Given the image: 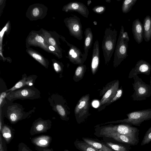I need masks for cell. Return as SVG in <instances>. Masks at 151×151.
<instances>
[{"mask_svg":"<svg viewBox=\"0 0 151 151\" xmlns=\"http://www.w3.org/2000/svg\"><path fill=\"white\" fill-rule=\"evenodd\" d=\"M117 36V31L115 29H113L110 27L106 29L101 48L106 64L109 62L115 50Z\"/></svg>","mask_w":151,"mask_h":151,"instance_id":"cell-1","label":"cell"},{"mask_svg":"<svg viewBox=\"0 0 151 151\" xmlns=\"http://www.w3.org/2000/svg\"><path fill=\"white\" fill-rule=\"evenodd\" d=\"M139 130L132 125L123 124L104 127L100 130V134L104 136L110 133H117L127 136L139 142Z\"/></svg>","mask_w":151,"mask_h":151,"instance_id":"cell-2","label":"cell"},{"mask_svg":"<svg viewBox=\"0 0 151 151\" xmlns=\"http://www.w3.org/2000/svg\"><path fill=\"white\" fill-rule=\"evenodd\" d=\"M127 118L115 121L108 122L106 124L111 123H122L139 126L143 122L151 119V109L135 111L127 114Z\"/></svg>","mask_w":151,"mask_h":151,"instance_id":"cell-3","label":"cell"},{"mask_svg":"<svg viewBox=\"0 0 151 151\" xmlns=\"http://www.w3.org/2000/svg\"><path fill=\"white\" fill-rule=\"evenodd\" d=\"M132 84L134 92L131 96L134 101L145 100L151 95V86L145 83L137 75L134 77Z\"/></svg>","mask_w":151,"mask_h":151,"instance_id":"cell-4","label":"cell"},{"mask_svg":"<svg viewBox=\"0 0 151 151\" xmlns=\"http://www.w3.org/2000/svg\"><path fill=\"white\" fill-rule=\"evenodd\" d=\"M128 42L122 37L119 33L115 49L113 61L114 67H117L128 56Z\"/></svg>","mask_w":151,"mask_h":151,"instance_id":"cell-5","label":"cell"},{"mask_svg":"<svg viewBox=\"0 0 151 151\" xmlns=\"http://www.w3.org/2000/svg\"><path fill=\"white\" fill-rule=\"evenodd\" d=\"M66 24L71 35L81 40L83 38L82 27L80 19L73 15L66 19Z\"/></svg>","mask_w":151,"mask_h":151,"instance_id":"cell-6","label":"cell"},{"mask_svg":"<svg viewBox=\"0 0 151 151\" xmlns=\"http://www.w3.org/2000/svg\"><path fill=\"white\" fill-rule=\"evenodd\" d=\"M89 106V96L87 94L81 98L75 109V114L78 123L82 122L83 119L87 114Z\"/></svg>","mask_w":151,"mask_h":151,"instance_id":"cell-7","label":"cell"},{"mask_svg":"<svg viewBox=\"0 0 151 151\" xmlns=\"http://www.w3.org/2000/svg\"><path fill=\"white\" fill-rule=\"evenodd\" d=\"M151 71V65L148 63L141 60L136 63L135 67L130 71L128 78H131L138 74H143L149 76Z\"/></svg>","mask_w":151,"mask_h":151,"instance_id":"cell-8","label":"cell"},{"mask_svg":"<svg viewBox=\"0 0 151 151\" xmlns=\"http://www.w3.org/2000/svg\"><path fill=\"white\" fill-rule=\"evenodd\" d=\"M51 126V122L50 121L38 119L33 123L30 129V134L33 135L46 132L50 129Z\"/></svg>","mask_w":151,"mask_h":151,"instance_id":"cell-9","label":"cell"},{"mask_svg":"<svg viewBox=\"0 0 151 151\" xmlns=\"http://www.w3.org/2000/svg\"><path fill=\"white\" fill-rule=\"evenodd\" d=\"M66 12H78L83 17L88 18L89 12L87 6L83 3L77 2H70L64 8Z\"/></svg>","mask_w":151,"mask_h":151,"instance_id":"cell-10","label":"cell"},{"mask_svg":"<svg viewBox=\"0 0 151 151\" xmlns=\"http://www.w3.org/2000/svg\"><path fill=\"white\" fill-rule=\"evenodd\" d=\"M119 81L117 80L115 81L109 86L107 91L101 99L100 105H107L116 95L119 89Z\"/></svg>","mask_w":151,"mask_h":151,"instance_id":"cell-11","label":"cell"},{"mask_svg":"<svg viewBox=\"0 0 151 151\" xmlns=\"http://www.w3.org/2000/svg\"><path fill=\"white\" fill-rule=\"evenodd\" d=\"M70 47L68 52V58L73 64L81 65L85 61L83 59V54L80 50L73 45L68 43Z\"/></svg>","mask_w":151,"mask_h":151,"instance_id":"cell-12","label":"cell"},{"mask_svg":"<svg viewBox=\"0 0 151 151\" xmlns=\"http://www.w3.org/2000/svg\"><path fill=\"white\" fill-rule=\"evenodd\" d=\"M132 32L134 39L138 44L141 43L143 38V25L139 19H136L132 23Z\"/></svg>","mask_w":151,"mask_h":151,"instance_id":"cell-13","label":"cell"},{"mask_svg":"<svg viewBox=\"0 0 151 151\" xmlns=\"http://www.w3.org/2000/svg\"><path fill=\"white\" fill-rule=\"evenodd\" d=\"M99 59L100 51L99 42L98 40H96L93 45L91 64V71L93 75L96 73L98 69Z\"/></svg>","mask_w":151,"mask_h":151,"instance_id":"cell-14","label":"cell"},{"mask_svg":"<svg viewBox=\"0 0 151 151\" xmlns=\"http://www.w3.org/2000/svg\"><path fill=\"white\" fill-rule=\"evenodd\" d=\"M31 140L32 143L36 146L47 148L50 146L52 138L48 135H43L33 137Z\"/></svg>","mask_w":151,"mask_h":151,"instance_id":"cell-15","label":"cell"},{"mask_svg":"<svg viewBox=\"0 0 151 151\" xmlns=\"http://www.w3.org/2000/svg\"><path fill=\"white\" fill-rule=\"evenodd\" d=\"M85 40L84 45V53L83 59L86 60L89 50L91 47L93 43V35L91 28L88 27L84 31Z\"/></svg>","mask_w":151,"mask_h":151,"instance_id":"cell-16","label":"cell"},{"mask_svg":"<svg viewBox=\"0 0 151 151\" xmlns=\"http://www.w3.org/2000/svg\"><path fill=\"white\" fill-rule=\"evenodd\" d=\"M104 136L106 137L112 138L117 142L131 145H136L139 142L127 136L117 133H110L105 134Z\"/></svg>","mask_w":151,"mask_h":151,"instance_id":"cell-17","label":"cell"},{"mask_svg":"<svg viewBox=\"0 0 151 151\" xmlns=\"http://www.w3.org/2000/svg\"><path fill=\"white\" fill-rule=\"evenodd\" d=\"M143 38L145 41L149 42L151 39V17L146 16L143 22Z\"/></svg>","mask_w":151,"mask_h":151,"instance_id":"cell-18","label":"cell"},{"mask_svg":"<svg viewBox=\"0 0 151 151\" xmlns=\"http://www.w3.org/2000/svg\"><path fill=\"white\" fill-rule=\"evenodd\" d=\"M82 139L86 143L101 151H114L105 145L89 138L83 137Z\"/></svg>","mask_w":151,"mask_h":151,"instance_id":"cell-19","label":"cell"},{"mask_svg":"<svg viewBox=\"0 0 151 151\" xmlns=\"http://www.w3.org/2000/svg\"><path fill=\"white\" fill-rule=\"evenodd\" d=\"M74 144L77 149L81 151H101L84 141L76 139L74 142Z\"/></svg>","mask_w":151,"mask_h":151,"instance_id":"cell-20","label":"cell"},{"mask_svg":"<svg viewBox=\"0 0 151 151\" xmlns=\"http://www.w3.org/2000/svg\"><path fill=\"white\" fill-rule=\"evenodd\" d=\"M6 143L9 144L14 136V132L9 126L4 125L2 126L0 131Z\"/></svg>","mask_w":151,"mask_h":151,"instance_id":"cell-21","label":"cell"},{"mask_svg":"<svg viewBox=\"0 0 151 151\" xmlns=\"http://www.w3.org/2000/svg\"><path fill=\"white\" fill-rule=\"evenodd\" d=\"M106 145L114 151H130L131 148V145L129 144L125 146L111 142H106Z\"/></svg>","mask_w":151,"mask_h":151,"instance_id":"cell-22","label":"cell"},{"mask_svg":"<svg viewBox=\"0 0 151 151\" xmlns=\"http://www.w3.org/2000/svg\"><path fill=\"white\" fill-rule=\"evenodd\" d=\"M137 0H125L123 1L122 10L123 13H127L132 9Z\"/></svg>","mask_w":151,"mask_h":151,"instance_id":"cell-23","label":"cell"},{"mask_svg":"<svg viewBox=\"0 0 151 151\" xmlns=\"http://www.w3.org/2000/svg\"><path fill=\"white\" fill-rule=\"evenodd\" d=\"M151 141V127L146 132L141 143V145L148 144Z\"/></svg>","mask_w":151,"mask_h":151,"instance_id":"cell-24","label":"cell"},{"mask_svg":"<svg viewBox=\"0 0 151 151\" xmlns=\"http://www.w3.org/2000/svg\"><path fill=\"white\" fill-rule=\"evenodd\" d=\"M86 68V66L85 65H80L76 69L75 72V76L76 77L81 78L83 75Z\"/></svg>","mask_w":151,"mask_h":151,"instance_id":"cell-25","label":"cell"},{"mask_svg":"<svg viewBox=\"0 0 151 151\" xmlns=\"http://www.w3.org/2000/svg\"><path fill=\"white\" fill-rule=\"evenodd\" d=\"M106 9V7L104 6H97L93 8L92 10L95 13L101 14L105 11Z\"/></svg>","mask_w":151,"mask_h":151,"instance_id":"cell-26","label":"cell"},{"mask_svg":"<svg viewBox=\"0 0 151 151\" xmlns=\"http://www.w3.org/2000/svg\"><path fill=\"white\" fill-rule=\"evenodd\" d=\"M18 151H33L27 145L23 142L19 143L18 146Z\"/></svg>","mask_w":151,"mask_h":151,"instance_id":"cell-27","label":"cell"},{"mask_svg":"<svg viewBox=\"0 0 151 151\" xmlns=\"http://www.w3.org/2000/svg\"><path fill=\"white\" fill-rule=\"evenodd\" d=\"M123 93V90L122 86L118 90L114 98L107 105H109L113 102L116 101L119 99L121 97Z\"/></svg>","mask_w":151,"mask_h":151,"instance_id":"cell-28","label":"cell"},{"mask_svg":"<svg viewBox=\"0 0 151 151\" xmlns=\"http://www.w3.org/2000/svg\"><path fill=\"white\" fill-rule=\"evenodd\" d=\"M56 108L60 116L63 118H64L66 114L65 110L63 107L60 105H57Z\"/></svg>","mask_w":151,"mask_h":151,"instance_id":"cell-29","label":"cell"},{"mask_svg":"<svg viewBox=\"0 0 151 151\" xmlns=\"http://www.w3.org/2000/svg\"><path fill=\"white\" fill-rule=\"evenodd\" d=\"M19 93V96L24 97H28L31 94L30 91L26 89L22 90Z\"/></svg>","mask_w":151,"mask_h":151,"instance_id":"cell-30","label":"cell"},{"mask_svg":"<svg viewBox=\"0 0 151 151\" xmlns=\"http://www.w3.org/2000/svg\"><path fill=\"white\" fill-rule=\"evenodd\" d=\"M24 85V81H20L17 82L12 88L9 89L8 91H13L17 89L20 88Z\"/></svg>","mask_w":151,"mask_h":151,"instance_id":"cell-31","label":"cell"},{"mask_svg":"<svg viewBox=\"0 0 151 151\" xmlns=\"http://www.w3.org/2000/svg\"><path fill=\"white\" fill-rule=\"evenodd\" d=\"M35 148L37 151H54L52 148H42L37 146L35 147Z\"/></svg>","mask_w":151,"mask_h":151,"instance_id":"cell-32","label":"cell"},{"mask_svg":"<svg viewBox=\"0 0 151 151\" xmlns=\"http://www.w3.org/2000/svg\"><path fill=\"white\" fill-rule=\"evenodd\" d=\"M54 67L55 71L57 72H59L61 70V68L60 66L57 63L54 64Z\"/></svg>","mask_w":151,"mask_h":151,"instance_id":"cell-33","label":"cell"},{"mask_svg":"<svg viewBox=\"0 0 151 151\" xmlns=\"http://www.w3.org/2000/svg\"><path fill=\"white\" fill-rule=\"evenodd\" d=\"M32 56L33 58L36 59L37 60L39 61L42 60V58L39 55L35 53H33L32 54Z\"/></svg>","mask_w":151,"mask_h":151,"instance_id":"cell-34","label":"cell"},{"mask_svg":"<svg viewBox=\"0 0 151 151\" xmlns=\"http://www.w3.org/2000/svg\"><path fill=\"white\" fill-rule=\"evenodd\" d=\"M39 14V10L37 8H35L32 11V14L35 17L37 16Z\"/></svg>","mask_w":151,"mask_h":151,"instance_id":"cell-35","label":"cell"},{"mask_svg":"<svg viewBox=\"0 0 151 151\" xmlns=\"http://www.w3.org/2000/svg\"><path fill=\"white\" fill-rule=\"evenodd\" d=\"M6 95V93L5 92H2L1 94L0 97V105H1V104L4 99L5 98Z\"/></svg>","mask_w":151,"mask_h":151,"instance_id":"cell-36","label":"cell"},{"mask_svg":"<svg viewBox=\"0 0 151 151\" xmlns=\"http://www.w3.org/2000/svg\"><path fill=\"white\" fill-rule=\"evenodd\" d=\"M0 151H4L3 145V140L1 133H0Z\"/></svg>","mask_w":151,"mask_h":151,"instance_id":"cell-37","label":"cell"},{"mask_svg":"<svg viewBox=\"0 0 151 151\" xmlns=\"http://www.w3.org/2000/svg\"><path fill=\"white\" fill-rule=\"evenodd\" d=\"M35 39L36 41L40 42H42L44 41L43 38L40 36H37L35 37Z\"/></svg>","mask_w":151,"mask_h":151,"instance_id":"cell-38","label":"cell"},{"mask_svg":"<svg viewBox=\"0 0 151 151\" xmlns=\"http://www.w3.org/2000/svg\"><path fill=\"white\" fill-rule=\"evenodd\" d=\"M99 102L97 100H94L92 103V105L94 108L97 107L99 105Z\"/></svg>","mask_w":151,"mask_h":151,"instance_id":"cell-39","label":"cell"},{"mask_svg":"<svg viewBox=\"0 0 151 151\" xmlns=\"http://www.w3.org/2000/svg\"><path fill=\"white\" fill-rule=\"evenodd\" d=\"M49 41L50 43L52 45H55L56 42L52 38H50L49 39Z\"/></svg>","mask_w":151,"mask_h":151,"instance_id":"cell-40","label":"cell"},{"mask_svg":"<svg viewBox=\"0 0 151 151\" xmlns=\"http://www.w3.org/2000/svg\"><path fill=\"white\" fill-rule=\"evenodd\" d=\"M49 49L52 51H53L55 50V47L52 46H50L49 47Z\"/></svg>","mask_w":151,"mask_h":151,"instance_id":"cell-41","label":"cell"},{"mask_svg":"<svg viewBox=\"0 0 151 151\" xmlns=\"http://www.w3.org/2000/svg\"><path fill=\"white\" fill-rule=\"evenodd\" d=\"M33 85L32 83L31 82H30L29 84V86H31Z\"/></svg>","mask_w":151,"mask_h":151,"instance_id":"cell-42","label":"cell"},{"mask_svg":"<svg viewBox=\"0 0 151 151\" xmlns=\"http://www.w3.org/2000/svg\"><path fill=\"white\" fill-rule=\"evenodd\" d=\"M106 2H109V3L110 2V1H111V0H108V1H106Z\"/></svg>","mask_w":151,"mask_h":151,"instance_id":"cell-43","label":"cell"},{"mask_svg":"<svg viewBox=\"0 0 151 151\" xmlns=\"http://www.w3.org/2000/svg\"><path fill=\"white\" fill-rule=\"evenodd\" d=\"M150 85L151 86V76L150 77Z\"/></svg>","mask_w":151,"mask_h":151,"instance_id":"cell-44","label":"cell"},{"mask_svg":"<svg viewBox=\"0 0 151 151\" xmlns=\"http://www.w3.org/2000/svg\"><path fill=\"white\" fill-rule=\"evenodd\" d=\"M64 151H69L65 149V150Z\"/></svg>","mask_w":151,"mask_h":151,"instance_id":"cell-45","label":"cell"}]
</instances>
